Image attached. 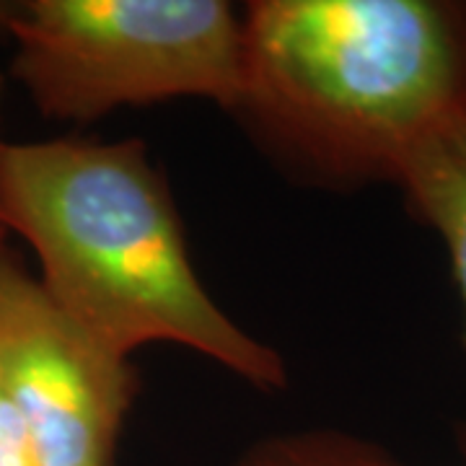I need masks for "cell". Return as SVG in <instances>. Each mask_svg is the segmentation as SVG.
Instances as JSON below:
<instances>
[{
    "label": "cell",
    "instance_id": "cell-1",
    "mask_svg": "<svg viewBox=\"0 0 466 466\" xmlns=\"http://www.w3.org/2000/svg\"><path fill=\"white\" fill-rule=\"evenodd\" d=\"M0 220L34 249L50 299L106 350L133 360L135 350L167 342L257 389L288 381L283 358L205 290L140 140H3Z\"/></svg>",
    "mask_w": 466,
    "mask_h": 466
},
{
    "label": "cell",
    "instance_id": "cell-2",
    "mask_svg": "<svg viewBox=\"0 0 466 466\" xmlns=\"http://www.w3.org/2000/svg\"><path fill=\"white\" fill-rule=\"evenodd\" d=\"M241 21L231 112L306 174L397 184L466 115V3L259 0Z\"/></svg>",
    "mask_w": 466,
    "mask_h": 466
},
{
    "label": "cell",
    "instance_id": "cell-3",
    "mask_svg": "<svg viewBox=\"0 0 466 466\" xmlns=\"http://www.w3.org/2000/svg\"><path fill=\"white\" fill-rule=\"evenodd\" d=\"M11 76L50 119L210 99L244 86V21L223 0H0Z\"/></svg>",
    "mask_w": 466,
    "mask_h": 466
},
{
    "label": "cell",
    "instance_id": "cell-4",
    "mask_svg": "<svg viewBox=\"0 0 466 466\" xmlns=\"http://www.w3.org/2000/svg\"><path fill=\"white\" fill-rule=\"evenodd\" d=\"M0 386L26 428L34 466H112L137 373L3 254Z\"/></svg>",
    "mask_w": 466,
    "mask_h": 466
},
{
    "label": "cell",
    "instance_id": "cell-5",
    "mask_svg": "<svg viewBox=\"0 0 466 466\" xmlns=\"http://www.w3.org/2000/svg\"><path fill=\"white\" fill-rule=\"evenodd\" d=\"M397 184L412 213L446 244L466 311V115L420 150Z\"/></svg>",
    "mask_w": 466,
    "mask_h": 466
},
{
    "label": "cell",
    "instance_id": "cell-6",
    "mask_svg": "<svg viewBox=\"0 0 466 466\" xmlns=\"http://www.w3.org/2000/svg\"><path fill=\"white\" fill-rule=\"evenodd\" d=\"M236 466H401L373 443L337 431H303L267 438Z\"/></svg>",
    "mask_w": 466,
    "mask_h": 466
},
{
    "label": "cell",
    "instance_id": "cell-7",
    "mask_svg": "<svg viewBox=\"0 0 466 466\" xmlns=\"http://www.w3.org/2000/svg\"><path fill=\"white\" fill-rule=\"evenodd\" d=\"M0 466H34L32 446L16 407L0 386Z\"/></svg>",
    "mask_w": 466,
    "mask_h": 466
},
{
    "label": "cell",
    "instance_id": "cell-8",
    "mask_svg": "<svg viewBox=\"0 0 466 466\" xmlns=\"http://www.w3.org/2000/svg\"><path fill=\"white\" fill-rule=\"evenodd\" d=\"M0 94H3V78H0ZM0 143H3V140H0ZM5 226H3V220H0V257H3V254H5V249H3V238H5Z\"/></svg>",
    "mask_w": 466,
    "mask_h": 466
}]
</instances>
